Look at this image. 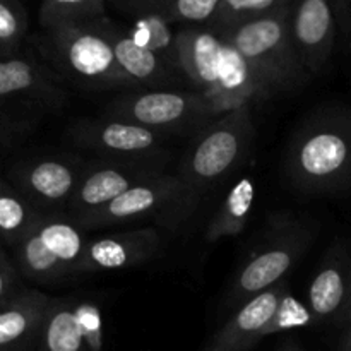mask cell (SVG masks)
I'll use <instances>...</instances> for the list:
<instances>
[{"label": "cell", "mask_w": 351, "mask_h": 351, "mask_svg": "<svg viewBox=\"0 0 351 351\" xmlns=\"http://www.w3.org/2000/svg\"><path fill=\"white\" fill-rule=\"evenodd\" d=\"M307 326H312L311 311H308L307 305L300 304L295 298L290 288H287L285 293L281 295L280 304H278L276 311H274L273 319H271L269 324L264 329V338L278 335V332L291 331V329L307 328Z\"/></svg>", "instance_id": "obj_28"}, {"label": "cell", "mask_w": 351, "mask_h": 351, "mask_svg": "<svg viewBox=\"0 0 351 351\" xmlns=\"http://www.w3.org/2000/svg\"><path fill=\"white\" fill-rule=\"evenodd\" d=\"M132 26L127 27V33L149 51L167 60L171 67L180 71L177 57V31L173 24L161 17L160 14H141L132 16Z\"/></svg>", "instance_id": "obj_25"}, {"label": "cell", "mask_w": 351, "mask_h": 351, "mask_svg": "<svg viewBox=\"0 0 351 351\" xmlns=\"http://www.w3.org/2000/svg\"><path fill=\"white\" fill-rule=\"evenodd\" d=\"M339 351H351V339L348 338V335L343 336L341 345H339Z\"/></svg>", "instance_id": "obj_31"}, {"label": "cell", "mask_w": 351, "mask_h": 351, "mask_svg": "<svg viewBox=\"0 0 351 351\" xmlns=\"http://www.w3.org/2000/svg\"><path fill=\"white\" fill-rule=\"evenodd\" d=\"M256 199V182L250 177L242 178L230 189L223 204L216 209L206 228V242L216 243L223 239L239 237L249 223Z\"/></svg>", "instance_id": "obj_21"}, {"label": "cell", "mask_w": 351, "mask_h": 351, "mask_svg": "<svg viewBox=\"0 0 351 351\" xmlns=\"http://www.w3.org/2000/svg\"><path fill=\"white\" fill-rule=\"evenodd\" d=\"M160 173L161 171L154 168L105 160L86 165L65 215L74 223L81 221L82 218L110 204L137 184Z\"/></svg>", "instance_id": "obj_13"}, {"label": "cell", "mask_w": 351, "mask_h": 351, "mask_svg": "<svg viewBox=\"0 0 351 351\" xmlns=\"http://www.w3.org/2000/svg\"><path fill=\"white\" fill-rule=\"evenodd\" d=\"M254 136L252 105L237 106L199 130L178 170L191 215L206 192L245 161Z\"/></svg>", "instance_id": "obj_2"}, {"label": "cell", "mask_w": 351, "mask_h": 351, "mask_svg": "<svg viewBox=\"0 0 351 351\" xmlns=\"http://www.w3.org/2000/svg\"><path fill=\"white\" fill-rule=\"evenodd\" d=\"M69 136L82 149L115 163L137 165L161 171L167 154L163 143L168 136L108 117L75 120L69 129Z\"/></svg>", "instance_id": "obj_9"}, {"label": "cell", "mask_w": 351, "mask_h": 351, "mask_svg": "<svg viewBox=\"0 0 351 351\" xmlns=\"http://www.w3.org/2000/svg\"><path fill=\"white\" fill-rule=\"evenodd\" d=\"M285 173L304 194L351 187V110L328 106L312 113L288 144Z\"/></svg>", "instance_id": "obj_1"}, {"label": "cell", "mask_w": 351, "mask_h": 351, "mask_svg": "<svg viewBox=\"0 0 351 351\" xmlns=\"http://www.w3.org/2000/svg\"><path fill=\"white\" fill-rule=\"evenodd\" d=\"M41 57L58 75L95 89L139 86L122 71L98 23L79 27L43 29L34 36Z\"/></svg>", "instance_id": "obj_4"}, {"label": "cell", "mask_w": 351, "mask_h": 351, "mask_svg": "<svg viewBox=\"0 0 351 351\" xmlns=\"http://www.w3.org/2000/svg\"><path fill=\"white\" fill-rule=\"evenodd\" d=\"M84 167L62 158H36L17 163L9 182L41 215H64Z\"/></svg>", "instance_id": "obj_12"}, {"label": "cell", "mask_w": 351, "mask_h": 351, "mask_svg": "<svg viewBox=\"0 0 351 351\" xmlns=\"http://www.w3.org/2000/svg\"><path fill=\"white\" fill-rule=\"evenodd\" d=\"M283 3L285 0H219L215 21L209 29L213 33L237 29L243 24L274 12Z\"/></svg>", "instance_id": "obj_26"}, {"label": "cell", "mask_w": 351, "mask_h": 351, "mask_svg": "<svg viewBox=\"0 0 351 351\" xmlns=\"http://www.w3.org/2000/svg\"><path fill=\"white\" fill-rule=\"evenodd\" d=\"M27 33V12L19 2L0 0V55L2 58L19 55Z\"/></svg>", "instance_id": "obj_27"}, {"label": "cell", "mask_w": 351, "mask_h": 351, "mask_svg": "<svg viewBox=\"0 0 351 351\" xmlns=\"http://www.w3.org/2000/svg\"><path fill=\"white\" fill-rule=\"evenodd\" d=\"M218 112L204 93L147 91L113 99L103 117L136 123L170 136L202 130Z\"/></svg>", "instance_id": "obj_7"}, {"label": "cell", "mask_w": 351, "mask_h": 351, "mask_svg": "<svg viewBox=\"0 0 351 351\" xmlns=\"http://www.w3.org/2000/svg\"><path fill=\"white\" fill-rule=\"evenodd\" d=\"M41 215L7 178L0 175V240L17 247L41 221Z\"/></svg>", "instance_id": "obj_23"}, {"label": "cell", "mask_w": 351, "mask_h": 351, "mask_svg": "<svg viewBox=\"0 0 351 351\" xmlns=\"http://www.w3.org/2000/svg\"><path fill=\"white\" fill-rule=\"evenodd\" d=\"M345 335H348V338L351 339V329H346V332H345Z\"/></svg>", "instance_id": "obj_33"}, {"label": "cell", "mask_w": 351, "mask_h": 351, "mask_svg": "<svg viewBox=\"0 0 351 351\" xmlns=\"http://www.w3.org/2000/svg\"><path fill=\"white\" fill-rule=\"evenodd\" d=\"M287 288H290L288 280L280 281L237 308L235 314L215 332L208 345V351L252 350L261 339H264V329L273 319L281 295Z\"/></svg>", "instance_id": "obj_17"}, {"label": "cell", "mask_w": 351, "mask_h": 351, "mask_svg": "<svg viewBox=\"0 0 351 351\" xmlns=\"http://www.w3.org/2000/svg\"><path fill=\"white\" fill-rule=\"evenodd\" d=\"M335 12L328 0H302L291 9V36L305 71L319 74L331 60L336 45Z\"/></svg>", "instance_id": "obj_15"}, {"label": "cell", "mask_w": 351, "mask_h": 351, "mask_svg": "<svg viewBox=\"0 0 351 351\" xmlns=\"http://www.w3.org/2000/svg\"><path fill=\"white\" fill-rule=\"evenodd\" d=\"M189 216L191 213L185 201V189L178 175L173 177L160 173L137 184L136 187L82 218L75 225L82 230H91L146 218H161V221L177 226Z\"/></svg>", "instance_id": "obj_10"}, {"label": "cell", "mask_w": 351, "mask_h": 351, "mask_svg": "<svg viewBox=\"0 0 351 351\" xmlns=\"http://www.w3.org/2000/svg\"><path fill=\"white\" fill-rule=\"evenodd\" d=\"M0 58H2V55H0Z\"/></svg>", "instance_id": "obj_35"}, {"label": "cell", "mask_w": 351, "mask_h": 351, "mask_svg": "<svg viewBox=\"0 0 351 351\" xmlns=\"http://www.w3.org/2000/svg\"><path fill=\"white\" fill-rule=\"evenodd\" d=\"M86 243L84 230L67 215H47L19 245L14 247V254L24 278L51 285L77 274Z\"/></svg>", "instance_id": "obj_6"}, {"label": "cell", "mask_w": 351, "mask_h": 351, "mask_svg": "<svg viewBox=\"0 0 351 351\" xmlns=\"http://www.w3.org/2000/svg\"><path fill=\"white\" fill-rule=\"evenodd\" d=\"M343 322L348 326V329H351V297H350V304H348V308H346V312H345V319H343Z\"/></svg>", "instance_id": "obj_32"}, {"label": "cell", "mask_w": 351, "mask_h": 351, "mask_svg": "<svg viewBox=\"0 0 351 351\" xmlns=\"http://www.w3.org/2000/svg\"><path fill=\"white\" fill-rule=\"evenodd\" d=\"M177 57L180 71L204 88V95L216 105L221 89L225 43L211 29L185 26L177 31Z\"/></svg>", "instance_id": "obj_18"}, {"label": "cell", "mask_w": 351, "mask_h": 351, "mask_svg": "<svg viewBox=\"0 0 351 351\" xmlns=\"http://www.w3.org/2000/svg\"><path fill=\"white\" fill-rule=\"evenodd\" d=\"M69 105L62 77L34 57L0 58V139H14L29 129L19 110L60 112Z\"/></svg>", "instance_id": "obj_5"}, {"label": "cell", "mask_w": 351, "mask_h": 351, "mask_svg": "<svg viewBox=\"0 0 351 351\" xmlns=\"http://www.w3.org/2000/svg\"><path fill=\"white\" fill-rule=\"evenodd\" d=\"M21 351H27V350H21Z\"/></svg>", "instance_id": "obj_34"}, {"label": "cell", "mask_w": 351, "mask_h": 351, "mask_svg": "<svg viewBox=\"0 0 351 351\" xmlns=\"http://www.w3.org/2000/svg\"><path fill=\"white\" fill-rule=\"evenodd\" d=\"M17 281H19V274H17L16 266L10 263V259L0 247V305H3L19 293Z\"/></svg>", "instance_id": "obj_29"}, {"label": "cell", "mask_w": 351, "mask_h": 351, "mask_svg": "<svg viewBox=\"0 0 351 351\" xmlns=\"http://www.w3.org/2000/svg\"><path fill=\"white\" fill-rule=\"evenodd\" d=\"M103 341L105 322L98 304L51 298L38 336L40 351H101Z\"/></svg>", "instance_id": "obj_11"}, {"label": "cell", "mask_w": 351, "mask_h": 351, "mask_svg": "<svg viewBox=\"0 0 351 351\" xmlns=\"http://www.w3.org/2000/svg\"><path fill=\"white\" fill-rule=\"evenodd\" d=\"M51 298L36 290H23L0 305V351L27 350L40 336Z\"/></svg>", "instance_id": "obj_19"}, {"label": "cell", "mask_w": 351, "mask_h": 351, "mask_svg": "<svg viewBox=\"0 0 351 351\" xmlns=\"http://www.w3.org/2000/svg\"><path fill=\"white\" fill-rule=\"evenodd\" d=\"M291 9L293 3L285 0L280 9L261 19L216 33L243 58L254 79L269 95L297 89L311 79L291 36Z\"/></svg>", "instance_id": "obj_3"}, {"label": "cell", "mask_w": 351, "mask_h": 351, "mask_svg": "<svg viewBox=\"0 0 351 351\" xmlns=\"http://www.w3.org/2000/svg\"><path fill=\"white\" fill-rule=\"evenodd\" d=\"M278 351H304L300 348V345H298L295 339H287V341H283V345L280 346V350Z\"/></svg>", "instance_id": "obj_30"}, {"label": "cell", "mask_w": 351, "mask_h": 351, "mask_svg": "<svg viewBox=\"0 0 351 351\" xmlns=\"http://www.w3.org/2000/svg\"><path fill=\"white\" fill-rule=\"evenodd\" d=\"M113 5L125 16L160 14L171 24H208L211 26L219 0H125Z\"/></svg>", "instance_id": "obj_22"}, {"label": "cell", "mask_w": 351, "mask_h": 351, "mask_svg": "<svg viewBox=\"0 0 351 351\" xmlns=\"http://www.w3.org/2000/svg\"><path fill=\"white\" fill-rule=\"evenodd\" d=\"M351 297V254L343 245H332L322 257L312 278L307 307L312 326L343 322Z\"/></svg>", "instance_id": "obj_16"}, {"label": "cell", "mask_w": 351, "mask_h": 351, "mask_svg": "<svg viewBox=\"0 0 351 351\" xmlns=\"http://www.w3.org/2000/svg\"><path fill=\"white\" fill-rule=\"evenodd\" d=\"M314 239L315 233L297 221H283L274 226L266 242L254 250L237 273L226 305L242 307L252 297L287 280L285 276L307 252Z\"/></svg>", "instance_id": "obj_8"}, {"label": "cell", "mask_w": 351, "mask_h": 351, "mask_svg": "<svg viewBox=\"0 0 351 351\" xmlns=\"http://www.w3.org/2000/svg\"><path fill=\"white\" fill-rule=\"evenodd\" d=\"M38 17L43 29H62L101 23L108 10L103 0H45Z\"/></svg>", "instance_id": "obj_24"}, {"label": "cell", "mask_w": 351, "mask_h": 351, "mask_svg": "<svg viewBox=\"0 0 351 351\" xmlns=\"http://www.w3.org/2000/svg\"><path fill=\"white\" fill-rule=\"evenodd\" d=\"M98 27L112 45L113 53H115V58L120 67H122V71L129 77H132L139 86L165 82L170 75V69H175L170 67V64L161 57H158L156 53L141 47L127 33V29H122L110 19L98 23Z\"/></svg>", "instance_id": "obj_20"}, {"label": "cell", "mask_w": 351, "mask_h": 351, "mask_svg": "<svg viewBox=\"0 0 351 351\" xmlns=\"http://www.w3.org/2000/svg\"><path fill=\"white\" fill-rule=\"evenodd\" d=\"M163 247L156 228L129 230L88 240L77 274L112 273L149 263Z\"/></svg>", "instance_id": "obj_14"}]
</instances>
